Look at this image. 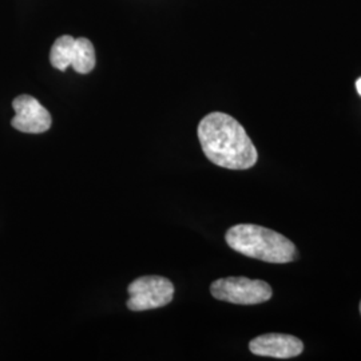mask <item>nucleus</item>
Here are the masks:
<instances>
[{
	"instance_id": "1",
	"label": "nucleus",
	"mask_w": 361,
	"mask_h": 361,
	"mask_svg": "<svg viewBox=\"0 0 361 361\" xmlns=\"http://www.w3.org/2000/svg\"><path fill=\"white\" fill-rule=\"evenodd\" d=\"M198 140L207 159L221 168L246 170L257 162V149L238 121L210 113L198 125Z\"/></svg>"
},
{
	"instance_id": "2",
	"label": "nucleus",
	"mask_w": 361,
	"mask_h": 361,
	"mask_svg": "<svg viewBox=\"0 0 361 361\" xmlns=\"http://www.w3.org/2000/svg\"><path fill=\"white\" fill-rule=\"evenodd\" d=\"M225 240L233 250L265 262L286 264L297 257L296 245L289 238L258 225L240 224L232 226Z\"/></svg>"
},
{
	"instance_id": "3",
	"label": "nucleus",
	"mask_w": 361,
	"mask_h": 361,
	"mask_svg": "<svg viewBox=\"0 0 361 361\" xmlns=\"http://www.w3.org/2000/svg\"><path fill=\"white\" fill-rule=\"evenodd\" d=\"M212 296L238 305H256L271 300V285L262 280L246 277H226L216 280L210 286Z\"/></svg>"
},
{
	"instance_id": "4",
	"label": "nucleus",
	"mask_w": 361,
	"mask_h": 361,
	"mask_svg": "<svg viewBox=\"0 0 361 361\" xmlns=\"http://www.w3.org/2000/svg\"><path fill=\"white\" fill-rule=\"evenodd\" d=\"M50 62L56 70L66 71L73 67L78 74H89L95 67V49L87 38L62 35L52 44Z\"/></svg>"
},
{
	"instance_id": "5",
	"label": "nucleus",
	"mask_w": 361,
	"mask_h": 361,
	"mask_svg": "<svg viewBox=\"0 0 361 361\" xmlns=\"http://www.w3.org/2000/svg\"><path fill=\"white\" fill-rule=\"evenodd\" d=\"M128 308L134 312L157 310L171 302L174 285L161 276H143L128 286Z\"/></svg>"
},
{
	"instance_id": "6",
	"label": "nucleus",
	"mask_w": 361,
	"mask_h": 361,
	"mask_svg": "<svg viewBox=\"0 0 361 361\" xmlns=\"http://www.w3.org/2000/svg\"><path fill=\"white\" fill-rule=\"evenodd\" d=\"M15 116L11 121L13 129L28 134H42L51 128V116L38 99L31 95H19L13 101Z\"/></svg>"
},
{
	"instance_id": "7",
	"label": "nucleus",
	"mask_w": 361,
	"mask_h": 361,
	"mask_svg": "<svg viewBox=\"0 0 361 361\" xmlns=\"http://www.w3.org/2000/svg\"><path fill=\"white\" fill-rule=\"evenodd\" d=\"M252 353L274 359H292L302 353L304 344L295 336L267 334L253 338L249 344Z\"/></svg>"
},
{
	"instance_id": "8",
	"label": "nucleus",
	"mask_w": 361,
	"mask_h": 361,
	"mask_svg": "<svg viewBox=\"0 0 361 361\" xmlns=\"http://www.w3.org/2000/svg\"><path fill=\"white\" fill-rule=\"evenodd\" d=\"M356 90L361 95V78H359L357 80H356Z\"/></svg>"
},
{
	"instance_id": "9",
	"label": "nucleus",
	"mask_w": 361,
	"mask_h": 361,
	"mask_svg": "<svg viewBox=\"0 0 361 361\" xmlns=\"http://www.w3.org/2000/svg\"><path fill=\"white\" fill-rule=\"evenodd\" d=\"M360 313H361V301H360Z\"/></svg>"
}]
</instances>
